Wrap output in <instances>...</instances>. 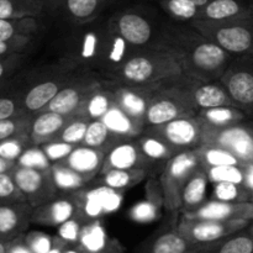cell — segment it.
<instances>
[{
	"instance_id": "obj_1",
	"label": "cell",
	"mask_w": 253,
	"mask_h": 253,
	"mask_svg": "<svg viewBox=\"0 0 253 253\" xmlns=\"http://www.w3.org/2000/svg\"><path fill=\"white\" fill-rule=\"evenodd\" d=\"M250 220L232 219L227 221L189 219L179 227V231L193 245L214 244L236 234L249 225Z\"/></svg>"
},
{
	"instance_id": "obj_2",
	"label": "cell",
	"mask_w": 253,
	"mask_h": 253,
	"mask_svg": "<svg viewBox=\"0 0 253 253\" xmlns=\"http://www.w3.org/2000/svg\"><path fill=\"white\" fill-rule=\"evenodd\" d=\"M32 210L27 202H0V239L10 242L24 235L31 221Z\"/></svg>"
},
{
	"instance_id": "obj_3",
	"label": "cell",
	"mask_w": 253,
	"mask_h": 253,
	"mask_svg": "<svg viewBox=\"0 0 253 253\" xmlns=\"http://www.w3.org/2000/svg\"><path fill=\"white\" fill-rule=\"evenodd\" d=\"M219 147L234 153L244 165L253 162V130L242 126L221 127L212 136Z\"/></svg>"
},
{
	"instance_id": "obj_4",
	"label": "cell",
	"mask_w": 253,
	"mask_h": 253,
	"mask_svg": "<svg viewBox=\"0 0 253 253\" xmlns=\"http://www.w3.org/2000/svg\"><path fill=\"white\" fill-rule=\"evenodd\" d=\"M11 174L20 192L26 198L27 203L34 208L41 205L43 202L42 199L49 187L46 170L16 165L11 169Z\"/></svg>"
},
{
	"instance_id": "obj_5",
	"label": "cell",
	"mask_w": 253,
	"mask_h": 253,
	"mask_svg": "<svg viewBox=\"0 0 253 253\" xmlns=\"http://www.w3.org/2000/svg\"><path fill=\"white\" fill-rule=\"evenodd\" d=\"M189 219L227 221L232 219H253V203H226L220 200L203 204L189 214Z\"/></svg>"
},
{
	"instance_id": "obj_6",
	"label": "cell",
	"mask_w": 253,
	"mask_h": 253,
	"mask_svg": "<svg viewBox=\"0 0 253 253\" xmlns=\"http://www.w3.org/2000/svg\"><path fill=\"white\" fill-rule=\"evenodd\" d=\"M121 195L113 188L104 185L86 193L83 203L84 215L91 219L116 211L121 205Z\"/></svg>"
},
{
	"instance_id": "obj_7",
	"label": "cell",
	"mask_w": 253,
	"mask_h": 253,
	"mask_svg": "<svg viewBox=\"0 0 253 253\" xmlns=\"http://www.w3.org/2000/svg\"><path fill=\"white\" fill-rule=\"evenodd\" d=\"M79 245L86 253H123V247L119 242L109 239L105 229L98 220L82 227Z\"/></svg>"
},
{
	"instance_id": "obj_8",
	"label": "cell",
	"mask_w": 253,
	"mask_h": 253,
	"mask_svg": "<svg viewBox=\"0 0 253 253\" xmlns=\"http://www.w3.org/2000/svg\"><path fill=\"white\" fill-rule=\"evenodd\" d=\"M216 41L226 52L244 53L253 48V30L240 24L224 26L217 30Z\"/></svg>"
},
{
	"instance_id": "obj_9",
	"label": "cell",
	"mask_w": 253,
	"mask_h": 253,
	"mask_svg": "<svg viewBox=\"0 0 253 253\" xmlns=\"http://www.w3.org/2000/svg\"><path fill=\"white\" fill-rule=\"evenodd\" d=\"M162 136L175 147H189L199 140L200 130L190 119L177 118L163 125Z\"/></svg>"
},
{
	"instance_id": "obj_10",
	"label": "cell",
	"mask_w": 253,
	"mask_h": 253,
	"mask_svg": "<svg viewBox=\"0 0 253 253\" xmlns=\"http://www.w3.org/2000/svg\"><path fill=\"white\" fill-rule=\"evenodd\" d=\"M76 205L67 199L56 200L49 204H41L32 210L31 221L42 225L59 226L74 217Z\"/></svg>"
},
{
	"instance_id": "obj_11",
	"label": "cell",
	"mask_w": 253,
	"mask_h": 253,
	"mask_svg": "<svg viewBox=\"0 0 253 253\" xmlns=\"http://www.w3.org/2000/svg\"><path fill=\"white\" fill-rule=\"evenodd\" d=\"M118 30L128 43L141 46L151 39V25L136 12H125L118 20Z\"/></svg>"
},
{
	"instance_id": "obj_12",
	"label": "cell",
	"mask_w": 253,
	"mask_h": 253,
	"mask_svg": "<svg viewBox=\"0 0 253 253\" xmlns=\"http://www.w3.org/2000/svg\"><path fill=\"white\" fill-rule=\"evenodd\" d=\"M200 12L212 21H225L232 19H250L251 12L245 9L237 0H210L200 7Z\"/></svg>"
},
{
	"instance_id": "obj_13",
	"label": "cell",
	"mask_w": 253,
	"mask_h": 253,
	"mask_svg": "<svg viewBox=\"0 0 253 253\" xmlns=\"http://www.w3.org/2000/svg\"><path fill=\"white\" fill-rule=\"evenodd\" d=\"M103 162V153L98 148L85 147L73 148L71 155L66 158L67 167L72 168L82 175L93 174L99 169Z\"/></svg>"
},
{
	"instance_id": "obj_14",
	"label": "cell",
	"mask_w": 253,
	"mask_h": 253,
	"mask_svg": "<svg viewBox=\"0 0 253 253\" xmlns=\"http://www.w3.org/2000/svg\"><path fill=\"white\" fill-rule=\"evenodd\" d=\"M227 93L235 103L244 106L253 105V73L237 71L227 81Z\"/></svg>"
},
{
	"instance_id": "obj_15",
	"label": "cell",
	"mask_w": 253,
	"mask_h": 253,
	"mask_svg": "<svg viewBox=\"0 0 253 253\" xmlns=\"http://www.w3.org/2000/svg\"><path fill=\"white\" fill-rule=\"evenodd\" d=\"M192 246L193 244L179 230H172L158 235L145 253H182Z\"/></svg>"
},
{
	"instance_id": "obj_16",
	"label": "cell",
	"mask_w": 253,
	"mask_h": 253,
	"mask_svg": "<svg viewBox=\"0 0 253 253\" xmlns=\"http://www.w3.org/2000/svg\"><path fill=\"white\" fill-rule=\"evenodd\" d=\"M227 58L226 51L220 44L202 43L193 52V62L198 68L214 71L225 63Z\"/></svg>"
},
{
	"instance_id": "obj_17",
	"label": "cell",
	"mask_w": 253,
	"mask_h": 253,
	"mask_svg": "<svg viewBox=\"0 0 253 253\" xmlns=\"http://www.w3.org/2000/svg\"><path fill=\"white\" fill-rule=\"evenodd\" d=\"M64 125L63 116L53 111H46L37 116L30 125V132L35 142H41L58 132Z\"/></svg>"
},
{
	"instance_id": "obj_18",
	"label": "cell",
	"mask_w": 253,
	"mask_h": 253,
	"mask_svg": "<svg viewBox=\"0 0 253 253\" xmlns=\"http://www.w3.org/2000/svg\"><path fill=\"white\" fill-rule=\"evenodd\" d=\"M58 93V85L54 82H43L32 86L24 96L22 105L29 111H39L56 96Z\"/></svg>"
},
{
	"instance_id": "obj_19",
	"label": "cell",
	"mask_w": 253,
	"mask_h": 253,
	"mask_svg": "<svg viewBox=\"0 0 253 253\" xmlns=\"http://www.w3.org/2000/svg\"><path fill=\"white\" fill-rule=\"evenodd\" d=\"M34 26L30 17L25 19H0V40L21 47L26 41L25 34Z\"/></svg>"
},
{
	"instance_id": "obj_20",
	"label": "cell",
	"mask_w": 253,
	"mask_h": 253,
	"mask_svg": "<svg viewBox=\"0 0 253 253\" xmlns=\"http://www.w3.org/2000/svg\"><path fill=\"white\" fill-rule=\"evenodd\" d=\"M41 0H0V19H25L40 12Z\"/></svg>"
},
{
	"instance_id": "obj_21",
	"label": "cell",
	"mask_w": 253,
	"mask_h": 253,
	"mask_svg": "<svg viewBox=\"0 0 253 253\" xmlns=\"http://www.w3.org/2000/svg\"><path fill=\"white\" fill-rule=\"evenodd\" d=\"M155 72V63L146 56H136L128 59L123 69L124 77L133 83H146L151 81Z\"/></svg>"
},
{
	"instance_id": "obj_22",
	"label": "cell",
	"mask_w": 253,
	"mask_h": 253,
	"mask_svg": "<svg viewBox=\"0 0 253 253\" xmlns=\"http://www.w3.org/2000/svg\"><path fill=\"white\" fill-rule=\"evenodd\" d=\"M179 115L180 108L178 104L168 99H162L148 106L145 118L151 125L163 126L169 121L179 118Z\"/></svg>"
},
{
	"instance_id": "obj_23",
	"label": "cell",
	"mask_w": 253,
	"mask_h": 253,
	"mask_svg": "<svg viewBox=\"0 0 253 253\" xmlns=\"http://www.w3.org/2000/svg\"><path fill=\"white\" fill-rule=\"evenodd\" d=\"M140 160V152L138 148L132 143H123L113 150L109 153L106 158V163L111 168L115 169H132Z\"/></svg>"
},
{
	"instance_id": "obj_24",
	"label": "cell",
	"mask_w": 253,
	"mask_h": 253,
	"mask_svg": "<svg viewBox=\"0 0 253 253\" xmlns=\"http://www.w3.org/2000/svg\"><path fill=\"white\" fill-rule=\"evenodd\" d=\"M208 189V175L205 174H194L193 177L188 178L187 184L183 188L182 199L185 207L195 208L202 207L205 200Z\"/></svg>"
},
{
	"instance_id": "obj_25",
	"label": "cell",
	"mask_w": 253,
	"mask_h": 253,
	"mask_svg": "<svg viewBox=\"0 0 253 253\" xmlns=\"http://www.w3.org/2000/svg\"><path fill=\"white\" fill-rule=\"evenodd\" d=\"M209 253H253V235L240 234L210 244Z\"/></svg>"
},
{
	"instance_id": "obj_26",
	"label": "cell",
	"mask_w": 253,
	"mask_h": 253,
	"mask_svg": "<svg viewBox=\"0 0 253 253\" xmlns=\"http://www.w3.org/2000/svg\"><path fill=\"white\" fill-rule=\"evenodd\" d=\"M198 163H199V157L195 153H180L170 161L167 170L168 177L174 182L188 179L193 170L198 167Z\"/></svg>"
},
{
	"instance_id": "obj_27",
	"label": "cell",
	"mask_w": 253,
	"mask_h": 253,
	"mask_svg": "<svg viewBox=\"0 0 253 253\" xmlns=\"http://www.w3.org/2000/svg\"><path fill=\"white\" fill-rule=\"evenodd\" d=\"M109 131L118 135H128L133 131L132 119L120 108V106H110L105 115L100 119Z\"/></svg>"
},
{
	"instance_id": "obj_28",
	"label": "cell",
	"mask_w": 253,
	"mask_h": 253,
	"mask_svg": "<svg viewBox=\"0 0 253 253\" xmlns=\"http://www.w3.org/2000/svg\"><path fill=\"white\" fill-rule=\"evenodd\" d=\"M194 99L195 103L202 109H205V110L217 108V106H224L229 101L227 94L221 88H219L217 85H212V84L200 86L195 91Z\"/></svg>"
},
{
	"instance_id": "obj_29",
	"label": "cell",
	"mask_w": 253,
	"mask_h": 253,
	"mask_svg": "<svg viewBox=\"0 0 253 253\" xmlns=\"http://www.w3.org/2000/svg\"><path fill=\"white\" fill-rule=\"evenodd\" d=\"M79 100H81V95H79L78 90L72 88L63 89V90L58 91L56 96L49 101L48 110L62 116L68 115L78 106Z\"/></svg>"
},
{
	"instance_id": "obj_30",
	"label": "cell",
	"mask_w": 253,
	"mask_h": 253,
	"mask_svg": "<svg viewBox=\"0 0 253 253\" xmlns=\"http://www.w3.org/2000/svg\"><path fill=\"white\" fill-rule=\"evenodd\" d=\"M52 182L62 190L77 189L83 184V175L64 166H54L51 168Z\"/></svg>"
},
{
	"instance_id": "obj_31",
	"label": "cell",
	"mask_w": 253,
	"mask_h": 253,
	"mask_svg": "<svg viewBox=\"0 0 253 253\" xmlns=\"http://www.w3.org/2000/svg\"><path fill=\"white\" fill-rule=\"evenodd\" d=\"M208 178L212 183H235L244 187L245 170L241 166H217V167H209L208 169Z\"/></svg>"
},
{
	"instance_id": "obj_32",
	"label": "cell",
	"mask_w": 253,
	"mask_h": 253,
	"mask_svg": "<svg viewBox=\"0 0 253 253\" xmlns=\"http://www.w3.org/2000/svg\"><path fill=\"white\" fill-rule=\"evenodd\" d=\"M120 108L130 116L131 119H140L146 115L148 105L147 100L140 94L131 90H125L119 98Z\"/></svg>"
},
{
	"instance_id": "obj_33",
	"label": "cell",
	"mask_w": 253,
	"mask_h": 253,
	"mask_svg": "<svg viewBox=\"0 0 253 253\" xmlns=\"http://www.w3.org/2000/svg\"><path fill=\"white\" fill-rule=\"evenodd\" d=\"M202 160L209 167H217V166H241V167H245L246 166L234 153L225 150V148L219 147V146L208 147L203 150Z\"/></svg>"
},
{
	"instance_id": "obj_34",
	"label": "cell",
	"mask_w": 253,
	"mask_h": 253,
	"mask_svg": "<svg viewBox=\"0 0 253 253\" xmlns=\"http://www.w3.org/2000/svg\"><path fill=\"white\" fill-rule=\"evenodd\" d=\"M214 195L215 199L226 203H240L245 202L250 195L246 188L235 183H214Z\"/></svg>"
},
{
	"instance_id": "obj_35",
	"label": "cell",
	"mask_w": 253,
	"mask_h": 253,
	"mask_svg": "<svg viewBox=\"0 0 253 253\" xmlns=\"http://www.w3.org/2000/svg\"><path fill=\"white\" fill-rule=\"evenodd\" d=\"M205 120L212 126L216 127H226L231 126L232 123L240 120L242 118V114L236 111L235 109L226 108V106H217V108L207 109L204 113Z\"/></svg>"
},
{
	"instance_id": "obj_36",
	"label": "cell",
	"mask_w": 253,
	"mask_h": 253,
	"mask_svg": "<svg viewBox=\"0 0 253 253\" xmlns=\"http://www.w3.org/2000/svg\"><path fill=\"white\" fill-rule=\"evenodd\" d=\"M103 1L104 0H63L69 14L78 20L93 16Z\"/></svg>"
},
{
	"instance_id": "obj_37",
	"label": "cell",
	"mask_w": 253,
	"mask_h": 253,
	"mask_svg": "<svg viewBox=\"0 0 253 253\" xmlns=\"http://www.w3.org/2000/svg\"><path fill=\"white\" fill-rule=\"evenodd\" d=\"M29 128V121L24 116L0 120V142L9 138L22 137Z\"/></svg>"
},
{
	"instance_id": "obj_38",
	"label": "cell",
	"mask_w": 253,
	"mask_h": 253,
	"mask_svg": "<svg viewBox=\"0 0 253 253\" xmlns=\"http://www.w3.org/2000/svg\"><path fill=\"white\" fill-rule=\"evenodd\" d=\"M0 202H27L10 172L0 173Z\"/></svg>"
},
{
	"instance_id": "obj_39",
	"label": "cell",
	"mask_w": 253,
	"mask_h": 253,
	"mask_svg": "<svg viewBox=\"0 0 253 253\" xmlns=\"http://www.w3.org/2000/svg\"><path fill=\"white\" fill-rule=\"evenodd\" d=\"M163 5L178 19L189 20L200 14V7L188 0H163Z\"/></svg>"
},
{
	"instance_id": "obj_40",
	"label": "cell",
	"mask_w": 253,
	"mask_h": 253,
	"mask_svg": "<svg viewBox=\"0 0 253 253\" xmlns=\"http://www.w3.org/2000/svg\"><path fill=\"white\" fill-rule=\"evenodd\" d=\"M109 128L101 120H94L93 123L88 124L85 137H84V145L91 148H99L106 142L109 136Z\"/></svg>"
},
{
	"instance_id": "obj_41",
	"label": "cell",
	"mask_w": 253,
	"mask_h": 253,
	"mask_svg": "<svg viewBox=\"0 0 253 253\" xmlns=\"http://www.w3.org/2000/svg\"><path fill=\"white\" fill-rule=\"evenodd\" d=\"M136 174H137V172H133L131 169H115V168H111V169H109V172L105 173L104 183L108 187L113 188V189L120 190L128 187L137 178Z\"/></svg>"
},
{
	"instance_id": "obj_42",
	"label": "cell",
	"mask_w": 253,
	"mask_h": 253,
	"mask_svg": "<svg viewBox=\"0 0 253 253\" xmlns=\"http://www.w3.org/2000/svg\"><path fill=\"white\" fill-rule=\"evenodd\" d=\"M19 166L35 168V169L40 170H48L51 168V161L48 160L43 150L30 148V150L24 151V153L20 156Z\"/></svg>"
},
{
	"instance_id": "obj_43",
	"label": "cell",
	"mask_w": 253,
	"mask_h": 253,
	"mask_svg": "<svg viewBox=\"0 0 253 253\" xmlns=\"http://www.w3.org/2000/svg\"><path fill=\"white\" fill-rule=\"evenodd\" d=\"M24 240L34 253H48L54 244V237L40 231H31L24 235Z\"/></svg>"
},
{
	"instance_id": "obj_44",
	"label": "cell",
	"mask_w": 253,
	"mask_h": 253,
	"mask_svg": "<svg viewBox=\"0 0 253 253\" xmlns=\"http://www.w3.org/2000/svg\"><path fill=\"white\" fill-rule=\"evenodd\" d=\"M141 150H142L143 155L151 160H165L170 155L167 143L153 137L145 138L141 142Z\"/></svg>"
},
{
	"instance_id": "obj_45",
	"label": "cell",
	"mask_w": 253,
	"mask_h": 253,
	"mask_svg": "<svg viewBox=\"0 0 253 253\" xmlns=\"http://www.w3.org/2000/svg\"><path fill=\"white\" fill-rule=\"evenodd\" d=\"M82 225L77 219L72 217V219L67 220L58 227V237L67 242L68 245H77L79 244V239H81L82 232Z\"/></svg>"
},
{
	"instance_id": "obj_46",
	"label": "cell",
	"mask_w": 253,
	"mask_h": 253,
	"mask_svg": "<svg viewBox=\"0 0 253 253\" xmlns=\"http://www.w3.org/2000/svg\"><path fill=\"white\" fill-rule=\"evenodd\" d=\"M86 128H88V124L84 121H74V123L69 124L61 133V141H64L71 145H77L84 141L85 137Z\"/></svg>"
},
{
	"instance_id": "obj_47",
	"label": "cell",
	"mask_w": 253,
	"mask_h": 253,
	"mask_svg": "<svg viewBox=\"0 0 253 253\" xmlns=\"http://www.w3.org/2000/svg\"><path fill=\"white\" fill-rule=\"evenodd\" d=\"M110 106L111 104L109 96H106L105 94H95L89 99L86 111L91 119L100 120L105 115L106 111L110 109Z\"/></svg>"
},
{
	"instance_id": "obj_48",
	"label": "cell",
	"mask_w": 253,
	"mask_h": 253,
	"mask_svg": "<svg viewBox=\"0 0 253 253\" xmlns=\"http://www.w3.org/2000/svg\"><path fill=\"white\" fill-rule=\"evenodd\" d=\"M131 217L141 224L151 222L157 217V208L151 202H141L132 208Z\"/></svg>"
},
{
	"instance_id": "obj_49",
	"label": "cell",
	"mask_w": 253,
	"mask_h": 253,
	"mask_svg": "<svg viewBox=\"0 0 253 253\" xmlns=\"http://www.w3.org/2000/svg\"><path fill=\"white\" fill-rule=\"evenodd\" d=\"M74 146L71 143H67L64 141H59V142H51L47 143L46 146H43V152L46 153V156L48 157V160L51 162H57V161L66 160L71 152L73 151Z\"/></svg>"
},
{
	"instance_id": "obj_50",
	"label": "cell",
	"mask_w": 253,
	"mask_h": 253,
	"mask_svg": "<svg viewBox=\"0 0 253 253\" xmlns=\"http://www.w3.org/2000/svg\"><path fill=\"white\" fill-rule=\"evenodd\" d=\"M21 137L9 138L0 142V157L9 161H16L24 153V145Z\"/></svg>"
},
{
	"instance_id": "obj_51",
	"label": "cell",
	"mask_w": 253,
	"mask_h": 253,
	"mask_svg": "<svg viewBox=\"0 0 253 253\" xmlns=\"http://www.w3.org/2000/svg\"><path fill=\"white\" fill-rule=\"evenodd\" d=\"M21 116L20 109L14 98L0 96V120Z\"/></svg>"
},
{
	"instance_id": "obj_52",
	"label": "cell",
	"mask_w": 253,
	"mask_h": 253,
	"mask_svg": "<svg viewBox=\"0 0 253 253\" xmlns=\"http://www.w3.org/2000/svg\"><path fill=\"white\" fill-rule=\"evenodd\" d=\"M126 40L123 36H116L114 39L113 44H111V48L109 51V59H110L113 63H119V62L123 61L124 56H125L126 52Z\"/></svg>"
},
{
	"instance_id": "obj_53",
	"label": "cell",
	"mask_w": 253,
	"mask_h": 253,
	"mask_svg": "<svg viewBox=\"0 0 253 253\" xmlns=\"http://www.w3.org/2000/svg\"><path fill=\"white\" fill-rule=\"evenodd\" d=\"M96 44H98V37L94 32H88L84 36L83 46H82V57L83 58H91L96 52Z\"/></svg>"
},
{
	"instance_id": "obj_54",
	"label": "cell",
	"mask_w": 253,
	"mask_h": 253,
	"mask_svg": "<svg viewBox=\"0 0 253 253\" xmlns=\"http://www.w3.org/2000/svg\"><path fill=\"white\" fill-rule=\"evenodd\" d=\"M7 253H34L30 250V247L27 246L26 242L24 240V235L16 237L12 241L9 242V246H7Z\"/></svg>"
},
{
	"instance_id": "obj_55",
	"label": "cell",
	"mask_w": 253,
	"mask_h": 253,
	"mask_svg": "<svg viewBox=\"0 0 253 253\" xmlns=\"http://www.w3.org/2000/svg\"><path fill=\"white\" fill-rule=\"evenodd\" d=\"M245 170V182L244 187L250 193V197L253 198V162L249 163L244 167Z\"/></svg>"
},
{
	"instance_id": "obj_56",
	"label": "cell",
	"mask_w": 253,
	"mask_h": 253,
	"mask_svg": "<svg viewBox=\"0 0 253 253\" xmlns=\"http://www.w3.org/2000/svg\"><path fill=\"white\" fill-rule=\"evenodd\" d=\"M14 64V56L9 54V56H2L0 57V81L5 77V74L9 72Z\"/></svg>"
},
{
	"instance_id": "obj_57",
	"label": "cell",
	"mask_w": 253,
	"mask_h": 253,
	"mask_svg": "<svg viewBox=\"0 0 253 253\" xmlns=\"http://www.w3.org/2000/svg\"><path fill=\"white\" fill-rule=\"evenodd\" d=\"M16 48H19V46L11 43V42H6L0 40V57L9 56L12 52L16 51Z\"/></svg>"
},
{
	"instance_id": "obj_58",
	"label": "cell",
	"mask_w": 253,
	"mask_h": 253,
	"mask_svg": "<svg viewBox=\"0 0 253 253\" xmlns=\"http://www.w3.org/2000/svg\"><path fill=\"white\" fill-rule=\"evenodd\" d=\"M67 242H64L63 240H61L59 237H54V244L53 247L51 249V251L48 253H63V250L66 249L67 246Z\"/></svg>"
},
{
	"instance_id": "obj_59",
	"label": "cell",
	"mask_w": 253,
	"mask_h": 253,
	"mask_svg": "<svg viewBox=\"0 0 253 253\" xmlns=\"http://www.w3.org/2000/svg\"><path fill=\"white\" fill-rule=\"evenodd\" d=\"M209 246H210V244L193 245L192 247H189V249L185 250V251L182 253H209Z\"/></svg>"
},
{
	"instance_id": "obj_60",
	"label": "cell",
	"mask_w": 253,
	"mask_h": 253,
	"mask_svg": "<svg viewBox=\"0 0 253 253\" xmlns=\"http://www.w3.org/2000/svg\"><path fill=\"white\" fill-rule=\"evenodd\" d=\"M15 166H16L15 161H9V160H5V158L0 157V173L10 172V170H11Z\"/></svg>"
},
{
	"instance_id": "obj_61",
	"label": "cell",
	"mask_w": 253,
	"mask_h": 253,
	"mask_svg": "<svg viewBox=\"0 0 253 253\" xmlns=\"http://www.w3.org/2000/svg\"><path fill=\"white\" fill-rule=\"evenodd\" d=\"M63 253H86L82 249V246L79 244L77 245H67L66 249L63 250Z\"/></svg>"
},
{
	"instance_id": "obj_62",
	"label": "cell",
	"mask_w": 253,
	"mask_h": 253,
	"mask_svg": "<svg viewBox=\"0 0 253 253\" xmlns=\"http://www.w3.org/2000/svg\"><path fill=\"white\" fill-rule=\"evenodd\" d=\"M188 1L193 2V4H195V5H197V6L203 7V6H204V5H207L208 2L210 1V0H188Z\"/></svg>"
},
{
	"instance_id": "obj_63",
	"label": "cell",
	"mask_w": 253,
	"mask_h": 253,
	"mask_svg": "<svg viewBox=\"0 0 253 253\" xmlns=\"http://www.w3.org/2000/svg\"><path fill=\"white\" fill-rule=\"evenodd\" d=\"M7 246H9V242H5L0 239V253H7Z\"/></svg>"
},
{
	"instance_id": "obj_64",
	"label": "cell",
	"mask_w": 253,
	"mask_h": 253,
	"mask_svg": "<svg viewBox=\"0 0 253 253\" xmlns=\"http://www.w3.org/2000/svg\"><path fill=\"white\" fill-rule=\"evenodd\" d=\"M252 235H253V232H252Z\"/></svg>"
}]
</instances>
